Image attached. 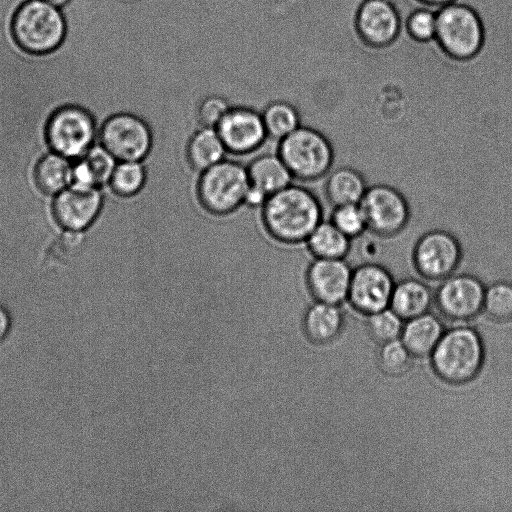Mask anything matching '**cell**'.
<instances>
[{"label":"cell","instance_id":"cell-1","mask_svg":"<svg viewBox=\"0 0 512 512\" xmlns=\"http://www.w3.org/2000/svg\"><path fill=\"white\" fill-rule=\"evenodd\" d=\"M261 219L271 238L296 245L305 243L323 220V208L310 189L290 184L267 198L261 207Z\"/></svg>","mask_w":512,"mask_h":512},{"label":"cell","instance_id":"cell-2","mask_svg":"<svg viewBox=\"0 0 512 512\" xmlns=\"http://www.w3.org/2000/svg\"><path fill=\"white\" fill-rule=\"evenodd\" d=\"M485 41L486 28L475 8L455 1L437 9L434 42L451 60L467 62L474 59Z\"/></svg>","mask_w":512,"mask_h":512},{"label":"cell","instance_id":"cell-3","mask_svg":"<svg viewBox=\"0 0 512 512\" xmlns=\"http://www.w3.org/2000/svg\"><path fill=\"white\" fill-rule=\"evenodd\" d=\"M11 33L22 50L43 55L63 42L66 20L61 8L47 1L26 0L13 14Z\"/></svg>","mask_w":512,"mask_h":512},{"label":"cell","instance_id":"cell-4","mask_svg":"<svg viewBox=\"0 0 512 512\" xmlns=\"http://www.w3.org/2000/svg\"><path fill=\"white\" fill-rule=\"evenodd\" d=\"M277 153L293 178L301 182L326 177L335 160L329 138L320 130L303 125L279 141Z\"/></svg>","mask_w":512,"mask_h":512},{"label":"cell","instance_id":"cell-5","mask_svg":"<svg viewBox=\"0 0 512 512\" xmlns=\"http://www.w3.org/2000/svg\"><path fill=\"white\" fill-rule=\"evenodd\" d=\"M199 174L196 196L206 212L225 216L244 205L250 185L246 166L224 159Z\"/></svg>","mask_w":512,"mask_h":512},{"label":"cell","instance_id":"cell-6","mask_svg":"<svg viewBox=\"0 0 512 512\" xmlns=\"http://www.w3.org/2000/svg\"><path fill=\"white\" fill-rule=\"evenodd\" d=\"M431 354L436 374L454 384L472 380L484 359L481 339L468 327H457L444 333Z\"/></svg>","mask_w":512,"mask_h":512},{"label":"cell","instance_id":"cell-7","mask_svg":"<svg viewBox=\"0 0 512 512\" xmlns=\"http://www.w3.org/2000/svg\"><path fill=\"white\" fill-rule=\"evenodd\" d=\"M97 136L94 116L84 106L64 103L49 115L45 138L55 153L68 159L83 157Z\"/></svg>","mask_w":512,"mask_h":512},{"label":"cell","instance_id":"cell-8","mask_svg":"<svg viewBox=\"0 0 512 512\" xmlns=\"http://www.w3.org/2000/svg\"><path fill=\"white\" fill-rule=\"evenodd\" d=\"M360 205L365 214L367 231L389 239L401 234L409 225L411 207L396 187L378 183L368 186Z\"/></svg>","mask_w":512,"mask_h":512},{"label":"cell","instance_id":"cell-9","mask_svg":"<svg viewBox=\"0 0 512 512\" xmlns=\"http://www.w3.org/2000/svg\"><path fill=\"white\" fill-rule=\"evenodd\" d=\"M463 260L460 240L445 229L424 232L415 242L411 261L417 274L429 281H442L454 274Z\"/></svg>","mask_w":512,"mask_h":512},{"label":"cell","instance_id":"cell-10","mask_svg":"<svg viewBox=\"0 0 512 512\" xmlns=\"http://www.w3.org/2000/svg\"><path fill=\"white\" fill-rule=\"evenodd\" d=\"M100 144L117 161H144L153 147L150 125L139 115L117 112L110 115L98 132Z\"/></svg>","mask_w":512,"mask_h":512},{"label":"cell","instance_id":"cell-11","mask_svg":"<svg viewBox=\"0 0 512 512\" xmlns=\"http://www.w3.org/2000/svg\"><path fill=\"white\" fill-rule=\"evenodd\" d=\"M402 27L400 12L391 0H363L355 11V33L370 48L392 45Z\"/></svg>","mask_w":512,"mask_h":512},{"label":"cell","instance_id":"cell-12","mask_svg":"<svg viewBox=\"0 0 512 512\" xmlns=\"http://www.w3.org/2000/svg\"><path fill=\"white\" fill-rule=\"evenodd\" d=\"M394 285L386 266L364 262L352 270L347 300L357 311L370 315L390 306Z\"/></svg>","mask_w":512,"mask_h":512},{"label":"cell","instance_id":"cell-13","mask_svg":"<svg viewBox=\"0 0 512 512\" xmlns=\"http://www.w3.org/2000/svg\"><path fill=\"white\" fill-rule=\"evenodd\" d=\"M440 282L434 298L445 317L456 321L469 320L483 310L486 287L477 276L455 272Z\"/></svg>","mask_w":512,"mask_h":512},{"label":"cell","instance_id":"cell-14","mask_svg":"<svg viewBox=\"0 0 512 512\" xmlns=\"http://www.w3.org/2000/svg\"><path fill=\"white\" fill-rule=\"evenodd\" d=\"M216 130L234 155L250 154L268 138L261 113L247 106H231Z\"/></svg>","mask_w":512,"mask_h":512},{"label":"cell","instance_id":"cell-15","mask_svg":"<svg viewBox=\"0 0 512 512\" xmlns=\"http://www.w3.org/2000/svg\"><path fill=\"white\" fill-rule=\"evenodd\" d=\"M102 206L103 196L99 188L69 186L56 195L52 211L56 222L65 231L80 233L94 223Z\"/></svg>","mask_w":512,"mask_h":512},{"label":"cell","instance_id":"cell-16","mask_svg":"<svg viewBox=\"0 0 512 512\" xmlns=\"http://www.w3.org/2000/svg\"><path fill=\"white\" fill-rule=\"evenodd\" d=\"M352 270L345 259L314 258L305 273L307 288L317 301L338 305L347 300Z\"/></svg>","mask_w":512,"mask_h":512},{"label":"cell","instance_id":"cell-17","mask_svg":"<svg viewBox=\"0 0 512 512\" xmlns=\"http://www.w3.org/2000/svg\"><path fill=\"white\" fill-rule=\"evenodd\" d=\"M250 187L267 198L292 184L294 179L278 153H265L255 157L246 166Z\"/></svg>","mask_w":512,"mask_h":512},{"label":"cell","instance_id":"cell-18","mask_svg":"<svg viewBox=\"0 0 512 512\" xmlns=\"http://www.w3.org/2000/svg\"><path fill=\"white\" fill-rule=\"evenodd\" d=\"M368 188L365 176L351 166H340L327 174L324 193L329 204H359Z\"/></svg>","mask_w":512,"mask_h":512},{"label":"cell","instance_id":"cell-19","mask_svg":"<svg viewBox=\"0 0 512 512\" xmlns=\"http://www.w3.org/2000/svg\"><path fill=\"white\" fill-rule=\"evenodd\" d=\"M228 153L216 128L200 126L186 144V161L198 173L226 159Z\"/></svg>","mask_w":512,"mask_h":512},{"label":"cell","instance_id":"cell-20","mask_svg":"<svg viewBox=\"0 0 512 512\" xmlns=\"http://www.w3.org/2000/svg\"><path fill=\"white\" fill-rule=\"evenodd\" d=\"M429 286L422 280L408 277L395 282L390 308L402 319H412L426 313L433 301Z\"/></svg>","mask_w":512,"mask_h":512},{"label":"cell","instance_id":"cell-21","mask_svg":"<svg viewBox=\"0 0 512 512\" xmlns=\"http://www.w3.org/2000/svg\"><path fill=\"white\" fill-rule=\"evenodd\" d=\"M401 335L411 355L424 356L432 353L443 335V328L438 318L424 313L409 319Z\"/></svg>","mask_w":512,"mask_h":512},{"label":"cell","instance_id":"cell-22","mask_svg":"<svg viewBox=\"0 0 512 512\" xmlns=\"http://www.w3.org/2000/svg\"><path fill=\"white\" fill-rule=\"evenodd\" d=\"M352 240L343 234L330 220H322L310 233L305 245L313 258L345 259Z\"/></svg>","mask_w":512,"mask_h":512},{"label":"cell","instance_id":"cell-23","mask_svg":"<svg viewBox=\"0 0 512 512\" xmlns=\"http://www.w3.org/2000/svg\"><path fill=\"white\" fill-rule=\"evenodd\" d=\"M342 325L343 316L335 304L317 301L305 315L306 334L317 343H327L335 339L339 335Z\"/></svg>","mask_w":512,"mask_h":512},{"label":"cell","instance_id":"cell-24","mask_svg":"<svg viewBox=\"0 0 512 512\" xmlns=\"http://www.w3.org/2000/svg\"><path fill=\"white\" fill-rule=\"evenodd\" d=\"M72 165L69 159L55 152L39 159L34 169V180L40 191L57 195L70 185Z\"/></svg>","mask_w":512,"mask_h":512},{"label":"cell","instance_id":"cell-25","mask_svg":"<svg viewBox=\"0 0 512 512\" xmlns=\"http://www.w3.org/2000/svg\"><path fill=\"white\" fill-rule=\"evenodd\" d=\"M268 137L280 141L301 125L297 108L286 101L269 103L261 112Z\"/></svg>","mask_w":512,"mask_h":512},{"label":"cell","instance_id":"cell-26","mask_svg":"<svg viewBox=\"0 0 512 512\" xmlns=\"http://www.w3.org/2000/svg\"><path fill=\"white\" fill-rule=\"evenodd\" d=\"M147 182V169L143 161H118L108 182L112 192L122 198L139 194Z\"/></svg>","mask_w":512,"mask_h":512},{"label":"cell","instance_id":"cell-27","mask_svg":"<svg viewBox=\"0 0 512 512\" xmlns=\"http://www.w3.org/2000/svg\"><path fill=\"white\" fill-rule=\"evenodd\" d=\"M483 311L493 320H512V283L497 281L485 288Z\"/></svg>","mask_w":512,"mask_h":512},{"label":"cell","instance_id":"cell-28","mask_svg":"<svg viewBox=\"0 0 512 512\" xmlns=\"http://www.w3.org/2000/svg\"><path fill=\"white\" fill-rule=\"evenodd\" d=\"M437 25V9L419 6L405 19L404 29L415 42L426 44L434 41Z\"/></svg>","mask_w":512,"mask_h":512},{"label":"cell","instance_id":"cell-29","mask_svg":"<svg viewBox=\"0 0 512 512\" xmlns=\"http://www.w3.org/2000/svg\"><path fill=\"white\" fill-rule=\"evenodd\" d=\"M329 220L351 240L367 231L366 218L360 203L333 206Z\"/></svg>","mask_w":512,"mask_h":512},{"label":"cell","instance_id":"cell-30","mask_svg":"<svg viewBox=\"0 0 512 512\" xmlns=\"http://www.w3.org/2000/svg\"><path fill=\"white\" fill-rule=\"evenodd\" d=\"M368 329L378 342L391 341L402 332V318L391 308H386L369 315Z\"/></svg>","mask_w":512,"mask_h":512},{"label":"cell","instance_id":"cell-31","mask_svg":"<svg viewBox=\"0 0 512 512\" xmlns=\"http://www.w3.org/2000/svg\"><path fill=\"white\" fill-rule=\"evenodd\" d=\"M411 353L402 341L397 339L382 343L378 353L380 367L389 374H401L410 365Z\"/></svg>","mask_w":512,"mask_h":512},{"label":"cell","instance_id":"cell-32","mask_svg":"<svg viewBox=\"0 0 512 512\" xmlns=\"http://www.w3.org/2000/svg\"><path fill=\"white\" fill-rule=\"evenodd\" d=\"M98 187L108 184L118 163L117 159L101 144L93 145L82 157Z\"/></svg>","mask_w":512,"mask_h":512},{"label":"cell","instance_id":"cell-33","mask_svg":"<svg viewBox=\"0 0 512 512\" xmlns=\"http://www.w3.org/2000/svg\"><path fill=\"white\" fill-rule=\"evenodd\" d=\"M231 106L219 95H209L202 99L197 108V121L200 126L216 128Z\"/></svg>","mask_w":512,"mask_h":512},{"label":"cell","instance_id":"cell-34","mask_svg":"<svg viewBox=\"0 0 512 512\" xmlns=\"http://www.w3.org/2000/svg\"><path fill=\"white\" fill-rule=\"evenodd\" d=\"M11 316L7 309L0 305V344L7 338L11 330Z\"/></svg>","mask_w":512,"mask_h":512},{"label":"cell","instance_id":"cell-35","mask_svg":"<svg viewBox=\"0 0 512 512\" xmlns=\"http://www.w3.org/2000/svg\"><path fill=\"white\" fill-rule=\"evenodd\" d=\"M420 5L439 9L442 6L453 3L458 0H416Z\"/></svg>","mask_w":512,"mask_h":512},{"label":"cell","instance_id":"cell-36","mask_svg":"<svg viewBox=\"0 0 512 512\" xmlns=\"http://www.w3.org/2000/svg\"><path fill=\"white\" fill-rule=\"evenodd\" d=\"M49 2L50 4L57 6L59 8L65 6L70 0H45Z\"/></svg>","mask_w":512,"mask_h":512}]
</instances>
